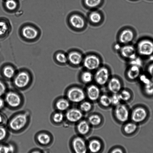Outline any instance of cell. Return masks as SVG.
<instances>
[{"label":"cell","mask_w":153,"mask_h":153,"mask_svg":"<svg viewBox=\"0 0 153 153\" xmlns=\"http://www.w3.org/2000/svg\"><path fill=\"white\" fill-rule=\"evenodd\" d=\"M34 79L33 74L30 70L26 67H22L18 69L10 82L15 89L24 91L31 86Z\"/></svg>","instance_id":"1"},{"label":"cell","mask_w":153,"mask_h":153,"mask_svg":"<svg viewBox=\"0 0 153 153\" xmlns=\"http://www.w3.org/2000/svg\"><path fill=\"white\" fill-rule=\"evenodd\" d=\"M30 120V114L27 111H22L13 115L8 122V127L13 133H19L27 126Z\"/></svg>","instance_id":"2"},{"label":"cell","mask_w":153,"mask_h":153,"mask_svg":"<svg viewBox=\"0 0 153 153\" xmlns=\"http://www.w3.org/2000/svg\"><path fill=\"white\" fill-rule=\"evenodd\" d=\"M18 34L20 39L25 42L32 43L36 42L42 35L40 29L37 26L32 24H26L19 28Z\"/></svg>","instance_id":"3"},{"label":"cell","mask_w":153,"mask_h":153,"mask_svg":"<svg viewBox=\"0 0 153 153\" xmlns=\"http://www.w3.org/2000/svg\"><path fill=\"white\" fill-rule=\"evenodd\" d=\"M18 91L16 89L8 90L5 94V103L10 109H18L23 105V97Z\"/></svg>","instance_id":"4"},{"label":"cell","mask_w":153,"mask_h":153,"mask_svg":"<svg viewBox=\"0 0 153 153\" xmlns=\"http://www.w3.org/2000/svg\"><path fill=\"white\" fill-rule=\"evenodd\" d=\"M66 96L70 102L80 103L85 100L86 96L85 92L82 88L78 86H74L67 90Z\"/></svg>","instance_id":"5"},{"label":"cell","mask_w":153,"mask_h":153,"mask_svg":"<svg viewBox=\"0 0 153 153\" xmlns=\"http://www.w3.org/2000/svg\"><path fill=\"white\" fill-rule=\"evenodd\" d=\"M137 54L147 57L153 54V41L149 39H141L137 42L136 47Z\"/></svg>","instance_id":"6"},{"label":"cell","mask_w":153,"mask_h":153,"mask_svg":"<svg viewBox=\"0 0 153 153\" xmlns=\"http://www.w3.org/2000/svg\"><path fill=\"white\" fill-rule=\"evenodd\" d=\"M82 64L86 70L96 71L101 66V60L97 55L90 53L84 57Z\"/></svg>","instance_id":"7"},{"label":"cell","mask_w":153,"mask_h":153,"mask_svg":"<svg viewBox=\"0 0 153 153\" xmlns=\"http://www.w3.org/2000/svg\"><path fill=\"white\" fill-rule=\"evenodd\" d=\"M95 71L94 80L97 85L102 86L107 84L111 77V72L108 68L101 66Z\"/></svg>","instance_id":"8"},{"label":"cell","mask_w":153,"mask_h":153,"mask_svg":"<svg viewBox=\"0 0 153 153\" xmlns=\"http://www.w3.org/2000/svg\"><path fill=\"white\" fill-rule=\"evenodd\" d=\"M115 106L114 115L117 120L121 123L127 121L129 117V112L126 106L120 103Z\"/></svg>","instance_id":"9"},{"label":"cell","mask_w":153,"mask_h":153,"mask_svg":"<svg viewBox=\"0 0 153 153\" xmlns=\"http://www.w3.org/2000/svg\"><path fill=\"white\" fill-rule=\"evenodd\" d=\"M119 52L122 57L129 61L136 58L137 54L136 47L131 44L122 45Z\"/></svg>","instance_id":"10"},{"label":"cell","mask_w":153,"mask_h":153,"mask_svg":"<svg viewBox=\"0 0 153 153\" xmlns=\"http://www.w3.org/2000/svg\"><path fill=\"white\" fill-rule=\"evenodd\" d=\"M148 112L146 109L142 106H138L134 108L131 115L132 121L137 123L144 121L147 118Z\"/></svg>","instance_id":"11"},{"label":"cell","mask_w":153,"mask_h":153,"mask_svg":"<svg viewBox=\"0 0 153 153\" xmlns=\"http://www.w3.org/2000/svg\"><path fill=\"white\" fill-rule=\"evenodd\" d=\"M69 22L72 28L78 30H83L86 24L84 18L80 14L77 13L71 15L69 19Z\"/></svg>","instance_id":"12"},{"label":"cell","mask_w":153,"mask_h":153,"mask_svg":"<svg viewBox=\"0 0 153 153\" xmlns=\"http://www.w3.org/2000/svg\"><path fill=\"white\" fill-rule=\"evenodd\" d=\"M18 68L10 62L5 63L1 69V74L5 80L10 81L16 74Z\"/></svg>","instance_id":"13"},{"label":"cell","mask_w":153,"mask_h":153,"mask_svg":"<svg viewBox=\"0 0 153 153\" xmlns=\"http://www.w3.org/2000/svg\"><path fill=\"white\" fill-rule=\"evenodd\" d=\"M83 116V112L79 108H72L67 110L65 117L69 122L78 123L81 120Z\"/></svg>","instance_id":"14"},{"label":"cell","mask_w":153,"mask_h":153,"mask_svg":"<svg viewBox=\"0 0 153 153\" xmlns=\"http://www.w3.org/2000/svg\"><path fill=\"white\" fill-rule=\"evenodd\" d=\"M71 144L73 151L76 153H85L88 151V147L85 141L80 137H74Z\"/></svg>","instance_id":"15"},{"label":"cell","mask_w":153,"mask_h":153,"mask_svg":"<svg viewBox=\"0 0 153 153\" xmlns=\"http://www.w3.org/2000/svg\"><path fill=\"white\" fill-rule=\"evenodd\" d=\"M135 34L133 31L128 29L122 30L118 36L119 43L122 45L130 44L135 38Z\"/></svg>","instance_id":"16"},{"label":"cell","mask_w":153,"mask_h":153,"mask_svg":"<svg viewBox=\"0 0 153 153\" xmlns=\"http://www.w3.org/2000/svg\"><path fill=\"white\" fill-rule=\"evenodd\" d=\"M68 62L74 66H78L82 64L84 58L82 54L76 50H72L67 54Z\"/></svg>","instance_id":"17"},{"label":"cell","mask_w":153,"mask_h":153,"mask_svg":"<svg viewBox=\"0 0 153 153\" xmlns=\"http://www.w3.org/2000/svg\"><path fill=\"white\" fill-rule=\"evenodd\" d=\"M107 84L108 91L113 94L118 93L122 90L121 81L117 77H111Z\"/></svg>","instance_id":"18"},{"label":"cell","mask_w":153,"mask_h":153,"mask_svg":"<svg viewBox=\"0 0 153 153\" xmlns=\"http://www.w3.org/2000/svg\"><path fill=\"white\" fill-rule=\"evenodd\" d=\"M85 93L88 98L92 101L98 100L101 95L100 88L98 85L96 84L89 85L86 89Z\"/></svg>","instance_id":"19"},{"label":"cell","mask_w":153,"mask_h":153,"mask_svg":"<svg viewBox=\"0 0 153 153\" xmlns=\"http://www.w3.org/2000/svg\"><path fill=\"white\" fill-rule=\"evenodd\" d=\"M37 143L42 146H49L52 143V138L51 135L46 131L38 133L36 137Z\"/></svg>","instance_id":"20"},{"label":"cell","mask_w":153,"mask_h":153,"mask_svg":"<svg viewBox=\"0 0 153 153\" xmlns=\"http://www.w3.org/2000/svg\"><path fill=\"white\" fill-rule=\"evenodd\" d=\"M141 67L130 65L126 71V76L129 80H134L139 78L141 73Z\"/></svg>","instance_id":"21"},{"label":"cell","mask_w":153,"mask_h":153,"mask_svg":"<svg viewBox=\"0 0 153 153\" xmlns=\"http://www.w3.org/2000/svg\"><path fill=\"white\" fill-rule=\"evenodd\" d=\"M12 29L11 25L8 20L0 21V37L3 38L7 37L10 34Z\"/></svg>","instance_id":"22"},{"label":"cell","mask_w":153,"mask_h":153,"mask_svg":"<svg viewBox=\"0 0 153 153\" xmlns=\"http://www.w3.org/2000/svg\"><path fill=\"white\" fill-rule=\"evenodd\" d=\"M91 126L88 121L81 120L78 123L76 127V130L80 134L85 135L90 131Z\"/></svg>","instance_id":"23"},{"label":"cell","mask_w":153,"mask_h":153,"mask_svg":"<svg viewBox=\"0 0 153 153\" xmlns=\"http://www.w3.org/2000/svg\"><path fill=\"white\" fill-rule=\"evenodd\" d=\"M53 59L57 64L64 65L68 62L67 54L61 51H57L54 53Z\"/></svg>","instance_id":"24"},{"label":"cell","mask_w":153,"mask_h":153,"mask_svg":"<svg viewBox=\"0 0 153 153\" xmlns=\"http://www.w3.org/2000/svg\"><path fill=\"white\" fill-rule=\"evenodd\" d=\"M54 106L58 111L62 112L67 111L70 107V102L67 99L60 98L56 101Z\"/></svg>","instance_id":"25"},{"label":"cell","mask_w":153,"mask_h":153,"mask_svg":"<svg viewBox=\"0 0 153 153\" xmlns=\"http://www.w3.org/2000/svg\"><path fill=\"white\" fill-rule=\"evenodd\" d=\"M102 146L101 141L96 139L91 140L89 142L87 146L89 151L93 153L99 152L101 150Z\"/></svg>","instance_id":"26"},{"label":"cell","mask_w":153,"mask_h":153,"mask_svg":"<svg viewBox=\"0 0 153 153\" xmlns=\"http://www.w3.org/2000/svg\"><path fill=\"white\" fill-rule=\"evenodd\" d=\"M80 79L83 83L89 84L94 80V74L91 71L85 69L81 73Z\"/></svg>","instance_id":"27"},{"label":"cell","mask_w":153,"mask_h":153,"mask_svg":"<svg viewBox=\"0 0 153 153\" xmlns=\"http://www.w3.org/2000/svg\"><path fill=\"white\" fill-rule=\"evenodd\" d=\"M88 19L91 23L96 25L101 22L102 19V15L99 11H93L89 14Z\"/></svg>","instance_id":"28"},{"label":"cell","mask_w":153,"mask_h":153,"mask_svg":"<svg viewBox=\"0 0 153 153\" xmlns=\"http://www.w3.org/2000/svg\"><path fill=\"white\" fill-rule=\"evenodd\" d=\"M87 121L91 126L96 127L101 123L102 119L99 114H93L88 117Z\"/></svg>","instance_id":"29"},{"label":"cell","mask_w":153,"mask_h":153,"mask_svg":"<svg viewBox=\"0 0 153 153\" xmlns=\"http://www.w3.org/2000/svg\"><path fill=\"white\" fill-rule=\"evenodd\" d=\"M137 128L136 123L132 121L126 123L123 126V130L126 134H131L134 133Z\"/></svg>","instance_id":"30"},{"label":"cell","mask_w":153,"mask_h":153,"mask_svg":"<svg viewBox=\"0 0 153 153\" xmlns=\"http://www.w3.org/2000/svg\"><path fill=\"white\" fill-rule=\"evenodd\" d=\"M15 151V146L12 143H8L0 145V153H12Z\"/></svg>","instance_id":"31"},{"label":"cell","mask_w":153,"mask_h":153,"mask_svg":"<svg viewBox=\"0 0 153 153\" xmlns=\"http://www.w3.org/2000/svg\"><path fill=\"white\" fill-rule=\"evenodd\" d=\"M98 100L100 105L104 107L108 108L112 105L111 97L107 94L100 95Z\"/></svg>","instance_id":"32"},{"label":"cell","mask_w":153,"mask_h":153,"mask_svg":"<svg viewBox=\"0 0 153 153\" xmlns=\"http://www.w3.org/2000/svg\"><path fill=\"white\" fill-rule=\"evenodd\" d=\"M51 118L53 123L55 124H59L63 122L65 118V115L62 112L58 111L53 113Z\"/></svg>","instance_id":"33"},{"label":"cell","mask_w":153,"mask_h":153,"mask_svg":"<svg viewBox=\"0 0 153 153\" xmlns=\"http://www.w3.org/2000/svg\"><path fill=\"white\" fill-rule=\"evenodd\" d=\"M4 6L8 11H13L16 10L17 8L18 3L16 0H6Z\"/></svg>","instance_id":"34"},{"label":"cell","mask_w":153,"mask_h":153,"mask_svg":"<svg viewBox=\"0 0 153 153\" xmlns=\"http://www.w3.org/2000/svg\"><path fill=\"white\" fill-rule=\"evenodd\" d=\"M102 0H84L86 6L90 8L97 7L102 4Z\"/></svg>","instance_id":"35"},{"label":"cell","mask_w":153,"mask_h":153,"mask_svg":"<svg viewBox=\"0 0 153 153\" xmlns=\"http://www.w3.org/2000/svg\"><path fill=\"white\" fill-rule=\"evenodd\" d=\"M92 105L89 101H83L81 102L79 106V109L82 112L87 113L91 109Z\"/></svg>","instance_id":"36"},{"label":"cell","mask_w":153,"mask_h":153,"mask_svg":"<svg viewBox=\"0 0 153 153\" xmlns=\"http://www.w3.org/2000/svg\"><path fill=\"white\" fill-rule=\"evenodd\" d=\"M121 101H127L131 98V94L130 92L126 89L121 90L118 93Z\"/></svg>","instance_id":"37"},{"label":"cell","mask_w":153,"mask_h":153,"mask_svg":"<svg viewBox=\"0 0 153 153\" xmlns=\"http://www.w3.org/2000/svg\"><path fill=\"white\" fill-rule=\"evenodd\" d=\"M143 85L145 93L149 95H153V81Z\"/></svg>","instance_id":"38"},{"label":"cell","mask_w":153,"mask_h":153,"mask_svg":"<svg viewBox=\"0 0 153 153\" xmlns=\"http://www.w3.org/2000/svg\"><path fill=\"white\" fill-rule=\"evenodd\" d=\"M5 81L0 79V97L5 95L8 91V85Z\"/></svg>","instance_id":"39"},{"label":"cell","mask_w":153,"mask_h":153,"mask_svg":"<svg viewBox=\"0 0 153 153\" xmlns=\"http://www.w3.org/2000/svg\"><path fill=\"white\" fill-rule=\"evenodd\" d=\"M8 133L7 129L3 126L0 125V141L6 139Z\"/></svg>","instance_id":"40"},{"label":"cell","mask_w":153,"mask_h":153,"mask_svg":"<svg viewBox=\"0 0 153 153\" xmlns=\"http://www.w3.org/2000/svg\"><path fill=\"white\" fill-rule=\"evenodd\" d=\"M111 97L112 105L115 106L120 103L121 100L118 93L113 94Z\"/></svg>","instance_id":"41"},{"label":"cell","mask_w":153,"mask_h":153,"mask_svg":"<svg viewBox=\"0 0 153 153\" xmlns=\"http://www.w3.org/2000/svg\"><path fill=\"white\" fill-rule=\"evenodd\" d=\"M147 71L148 76L153 81V62L148 65Z\"/></svg>","instance_id":"42"},{"label":"cell","mask_w":153,"mask_h":153,"mask_svg":"<svg viewBox=\"0 0 153 153\" xmlns=\"http://www.w3.org/2000/svg\"><path fill=\"white\" fill-rule=\"evenodd\" d=\"M111 151V152L112 153H122L123 152L121 149L118 147L115 148Z\"/></svg>","instance_id":"43"},{"label":"cell","mask_w":153,"mask_h":153,"mask_svg":"<svg viewBox=\"0 0 153 153\" xmlns=\"http://www.w3.org/2000/svg\"><path fill=\"white\" fill-rule=\"evenodd\" d=\"M120 43H117L114 45L113 48L114 51H119L122 45H120Z\"/></svg>","instance_id":"44"},{"label":"cell","mask_w":153,"mask_h":153,"mask_svg":"<svg viewBox=\"0 0 153 153\" xmlns=\"http://www.w3.org/2000/svg\"><path fill=\"white\" fill-rule=\"evenodd\" d=\"M5 104L4 100L0 97V109L2 108Z\"/></svg>","instance_id":"45"},{"label":"cell","mask_w":153,"mask_h":153,"mask_svg":"<svg viewBox=\"0 0 153 153\" xmlns=\"http://www.w3.org/2000/svg\"><path fill=\"white\" fill-rule=\"evenodd\" d=\"M31 152H40L39 150H33Z\"/></svg>","instance_id":"46"},{"label":"cell","mask_w":153,"mask_h":153,"mask_svg":"<svg viewBox=\"0 0 153 153\" xmlns=\"http://www.w3.org/2000/svg\"></svg>","instance_id":"47"}]
</instances>
